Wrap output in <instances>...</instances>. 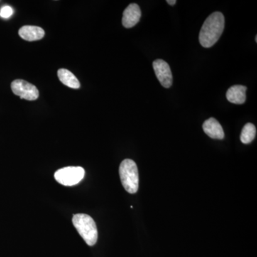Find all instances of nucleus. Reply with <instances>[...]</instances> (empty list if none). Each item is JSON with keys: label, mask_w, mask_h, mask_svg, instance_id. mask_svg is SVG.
Here are the masks:
<instances>
[{"label": "nucleus", "mask_w": 257, "mask_h": 257, "mask_svg": "<svg viewBox=\"0 0 257 257\" xmlns=\"http://www.w3.org/2000/svg\"><path fill=\"white\" fill-rule=\"evenodd\" d=\"M256 130L254 125L251 123H247L245 124L241 131V141L243 144H249L254 140L256 137Z\"/></svg>", "instance_id": "12"}, {"label": "nucleus", "mask_w": 257, "mask_h": 257, "mask_svg": "<svg viewBox=\"0 0 257 257\" xmlns=\"http://www.w3.org/2000/svg\"><path fill=\"white\" fill-rule=\"evenodd\" d=\"M43 29L37 26L26 25L19 30V35L27 41H37L41 40L45 36Z\"/></svg>", "instance_id": "9"}, {"label": "nucleus", "mask_w": 257, "mask_h": 257, "mask_svg": "<svg viewBox=\"0 0 257 257\" xmlns=\"http://www.w3.org/2000/svg\"><path fill=\"white\" fill-rule=\"evenodd\" d=\"M153 68L162 87L170 88L173 82V77L168 63L162 60H156L153 62Z\"/></svg>", "instance_id": "6"}, {"label": "nucleus", "mask_w": 257, "mask_h": 257, "mask_svg": "<svg viewBox=\"0 0 257 257\" xmlns=\"http://www.w3.org/2000/svg\"><path fill=\"white\" fill-rule=\"evenodd\" d=\"M204 133L207 134L209 138L214 140H223L224 138V130L220 123L214 118H209L206 120L202 125Z\"/></svg>", "instance_id": "8"}, {"label": "nucleus", "mask_w": 257, "mask_h": 257, "mask_svg": "<svg viewBox=\"0 0 257 257\" xmlns=\"http://www.w3.org/2000/svg\"><path fill=\"white\" fill-rule=\"evenodd\" d=\"M167 3H168L169 5L173 6V5H175L176 3H177V1H176V0H167Z\"/></svg>", "instance_id": "14"}, {"label": "nucleus", "mask_w": 257, "mask_h": 257, "mask_svg": "<svg viewBox=\"0 0 257 257\" xmlns=\"http://www.w3.org/2000/svg\"><path fill=\"white\" fill-rule=\"evenodd\" d=\"M224 17L222 13L216 12L209 15L203 24L199 33V42L204 48L215 45L224 31Z\"/></svg>", "instance_id": "1"}, {"label": "nucleus", "mask_w": 257, "mask_h": 257, "mask_svg": "<svg viewBox=\"0 0 257 257\" xmlns=\"http://www.w3.org/2000/svg\"><path fill=\"white\" fill-rule=\"evenodd\" d=\"M246 87L243 85L232 86L226 92L228 101L233 104H242L246 101Z\"/></svg>", "instance_id": "10"}, {"label": "nucleus", "mask_w": 257, "mask_h": 257, "mask_svg": "<svg viewBox=\"0 0 257 257\" xmlns=\"http://www.w3.org/2000/svg\"><path fill=\"white\" fill-rule=\"evenodd\" d=\"M84 174L85 172L82 167H64L55 172V178L58 183L71 187L80 182L84 178Z\"/></svg>", "instance_id": "4"}, {"label": "nucleus", "mask_w": 257, "mask_h": 257, "mask_svg": "<svg viewBox=\"0 0 257 257\" xmlns=\"http://www.w3.org/2000/svg\"><path fill=\"white\" fill-rule=\"evenodd\" d=\"M57 74H58L59 79L64 85L72 89H79L80 87V83L78 79L70 71L66 69H59Z\"/></svg>", "instance_id": "11"}, {"label": "nucleus", "mask_w": 257, "mask_h": 257, "mask_svg": "<svg viewBox=\"0 0 257 257\" xmlns=\"http://www.w3.org/2000/svg\"><path fill=\"white\" fill-rule=\"evenodd\" d=\"M13 14V10L11 7L4 6L0 10V17L4 19L10 18Z\"/></svg>", "instance_id": "13"}, {"label": "nucleus", "mask_w": 257, "mask_h": 257, "mask_svg": "<svg viewBox=\"0 0 257 257\" xmlns=\"http://www.w3.org/2000/svg\"><path fill=\"white\" fill-rule=\"evenodd\" d=\"M121 182L126 192L135 194L139 189V172L138 166L133 160L126 159L119 166Z\"/></svg>", "instance_id": "3"}, {"label": "nucleus", "mask_w": 257, "mask_h": 257, "mask_svg": "<svg viewBox=\"0 0 257 257\" xmlns=\"http://www.w3.org/2000/svg\"><path fill=\"white\" fill-rule=\"evenodd\" d=\"M72 223L79 234L89 246H94L98 239V231L94 219L84 214H77L72 218Z\"/></svg>", "instance_id": "2"}, {"label": "nucleus", "mask_w": 257, "mask_h": 257, "mask_svg": "<svg viewBox=\"0 0 257 257\" xmlns=\"http://www.w3.org/2000/svg\"><path fill=\"white\" fill-rule=\"evenodd\" d=\"M142 13L138 5H128L123 13L122 25L124 28H132L140 22Z\"/></svg>", "instance_id": "7"}, {"label": "nucleus", "mask_w": 257, "mask_h": 257, "mask_svg": "<svg viewBox=\"0 0 257 257\" xmlns=\"http://www.w3.org/2000/svg\"><path fill=\"white\" fill-rule=\"evenodd\" d=\"M11 89L15 95L28 101L36 100L39 91L35 85L23 79H16L12 82Z\"/></svg>", "instance_id": "5"}]
</instances>
